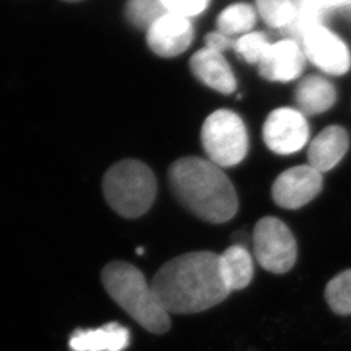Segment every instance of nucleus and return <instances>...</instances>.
I'll return each instance as SVG.
<instances>
[{
    "instance_id": "1",
    "label": "nucleus",
    "mask_w": 351,
    "mask_h": 351,
    "mask_svg": "<svg viewBox=\"0 0 351 351\" xmlns=\"http://www.w3.org/2000/svg\"><path fill=\"white\" fill-rule=\"evenodd\" d=\"M168 314H198L230 294L220 274L219 254L194 251L167 262L151 282Z\"/></svg>"
},
{
    "instance_id": "2",
    "label": "nucleus",
    "mask_w": 351,
    "mask_h": 351,
    "mask_svg": "<svg viewBox=\"0 0 351 351\" xmlns=\"http://www.w3.org/2000/svg\"><path fill=\"white\" fill-rule=\"evenodd\" d=\"M168 181L177 201L203 221L223 224L239 211L233 184L211 160L181 158L169 167Z\"/></svg>"
},
{
    "instance_id": "3",
    "label": "nucleus",
    "mask_w": 351,
    "mask_h": 351,
    "mask_svg": "<svg viewBox=\"0 0 351 351\" xmlns=\"http://www.w3.org/2000/svg\"><path fill=\"white\" fill-rule=\"evenodd\" d=\"M101 282L113 301L142 328L154 335L169 330V314L137 267L111 262L101 271Z\"/></svg>"
},
{
    "instance_id": "4",
    "label": "nucleus",
    "mask_w": 351,
    "mask_h": 351,
    "mask_svg": "<svg viewBox=\"0 0 351 351\" xmlns=\"http://www.w3.org/2000/svg\"><path fill=\"white\" fill-rule=\"evenodd\" d=\"M156 189L154 172L134 159L114 164L103 177L106 201L125 219H137L147 213L156 198Z\"/></svg>"
},
{
    "instance_id": "5",
    "label": "nucleus",
    "mask_w": 351,
    "mask_h": 351,
    "mask_svg": "<svg viewBox=\"0 0 351 351\" xmlns=\"http://www.w3.org/2000/svg\"><path fill=\"white\" fill-rule=\"evenodd\" d=\"M202 143L208 160L220 168L241 163L249 149L247 130L237 113L219 110L207 117L202 128Z\"/></svg>"
},
{
    "instance_id": "6",
    "label": "nucleus",
    "mask_w": 351,
    "mask_h": 351,
    "mask_svg": "<svg viewBox=\"0 0 351 351\" xmlns=\"http://www.w3.org/2000/svg\"><path fill=\"white\" fill-rule=\"evenodd\" d=\"M252 242L256 262L271 274H287L297 262V241L289 226L277 217L261 219L254 229Z\"/></svg>"
},
{
    "instance_id": "7",
    "label": "nucleus",
    "mask_w": 351,
    "mask_h": 351,
    "mask_svg": "<svg viewBox=\"0 0 351 351\" xmlns=\"http://www.w3.org/2000/svg\"><path fill=\"white\" fill-rule=\"evenodd\" d=\"M310 137L306 116L294 108H278L271 113L263 126V139L268 149L278 155L301 151Z\"/></svg>"
},
{
    "instance_id": "8",
    "label": "nucleus",
    "mask_w": 351,
    "mask_h": 351,
    "mask_svg": "<svg viewBox=\"0 0 351 351\" xmlns=\"http://www.w3.org/2000/svg\"><path fill=\"white\" fill-rule=\"evenodd\" d=\"M301 42L304 56L326 75H342L350 71L349 47L326 26L316 27Z\"/></svg>"
},
{
    "instance_id": "9",
    "label": "nucleus",
    "mask_w": 351,
    "mask_h": 351,
    "mask_svg": "<svg viewBox=\"0 0 351 351\" xmlns=\"http://www.w3.org/2000/svg\"><path fill=\"white\" fill-rule=\"evenodd\" d=\"M323 189V176L311 165H298L278 176L272 186L277 206L298 210L315 199Z\"/></svg>"
},
{
    "instance_id": "10",
    "label": "nucleus",
    "mask_w": 351,
    "mask_h": 351,
    "mask_svg": "<svg viewBox=\"0 0 351 351\" xmlns=\"http://www.w3.org/2000/svg\"><path fill=\"white\" fill-rule=\"evenodd\" d=\"M194 38V27L188 17L167 12L147 29L151 50L163 58H173L188 50Z\"/></svg>"
},
{
    "instance_id": "11",
    "label": "nucleus",
    "mask_w": 351,
    "mask_h": 351,
    "mask_svg": "<svg viewBox=\"0 0 351 351\" xmlns=\"http://www.w3.org/2000/svg\"><path fill=\"white\" fill-rule=\"evenodd\" d=\"M304 52L295 39H282L272 43L259 64V73L268 81L288 82L301 75Z\"/></svg>"
},
{
    "instance_id": "12",
    "label": "nucleus",
    "mask_w": 351,
    "mask_h": 351,
    "mask_svg": "<svg viewBox=\"0 0 351 351\" xmlns=\"http://www.w3.org/2000/svg\"><path fill=\"white\" fill-rule=\"evenodd\" d=\"M190 68L195 77L207 86L221 93L232 94L236 90V77L223 53L203 49L193 55Z\"/></svg>"
},
{
    "instance_id": "13",
    "label": "nucleus",
    "mask_w": 351,
    "mask_h": 351,
    "mask_svg": "<svg viewBox=\"0 0 351 351\" xmlns=\"http://www.w3.org/2000/svg\"><path fill=\"white\" fill-rule=\"evenodd\" d=\"M349 146V134L342 126H328L310 145L308 165L320 173L328 172L343 159Z\"/></svg>"
},
{
    "instance_id": "14",
    "label": "nucleus",
    "mask_w": 351,
    "mask_h": 351,
    "mask_svg": "<svg viewBox=\"0 0 351 351\" xmlns=\"http://www.w3.org/2000/svg\"><path fill=\"white\" fill-rule=\"evenodd\" d=\"M130 343V332L117 323L98 329L75 330L69 339L72 351H124Z\"/></svg>"
},
{
    "instance_id": "15",
    "label": "nucleus",
    "mask_w": 351,
    "mask_h": 351,
    "mask_svg": "<svg viewBox=\"0 0 351 351\" xmlns=\"http://www.w3.org/2000/svg\"><path fill=\"white\" fill-rule=\"evenodd\" d=\"M337 99L335 86L320 75L304 78L295 90V103L298 111L306 114H319L333 107Z\"/></svg>"
},
{
    "instance_id": "16",
    "label": "nucleus",
    "mask_w": 351,
    "mask_h": 351,
    "mask_svg": "<svg viewBox=\"0 0 351 351\" xmlns=\"http://www.w3.org/2000/svg\"><path fill=\"white\" fill-rule=\"evenodd\" d=\"M220 274L229 291L247 288L254 277V262L247 249L233 245L219 254Z\"/></svg>"
},
{
    "instance_id": "17",
    "label": "nucleus",
    "mask_w": 351,
    "mask_h": 351,
    "mask_svg": "<svg viewBox=\"0 0 351 351\" xmlns=\"http://www.w3.org/2000/svg\"><path fill=\"white\" fill-rule=\"evenodd\" d=\"M326 8L314 0L294 1V14L285 29L297 39H303L310 32L323 25Z\"/></svg>"
},
{
    "instance_id": "18",
    "label": "nucleus",
    "mask_w": 351,
    "mask_h": 351,
    "mask_svg": "<svg viewBox=\"0 0 351 351\" xmlns=\"http://www.w3.org/2000/svg\"><path fill=\"white\" fill-rule=\"evenodd\" d=\"M256 23V13L250 4L237 3L229 5L217 17L219 32L232 37L236 34H247Z\"/></svg>"
},
{
    "instance_id": "19",
    "label": "nucleus",
    "mask_w": 351,
    "mask_h": 351,
    "mask_svg": "<svg viewBox=\"0 0 351 351\" xmlns=\"http://www.w3.org/2000/svg\"><path fill=\"white\" fill-rule=\"evenodd\" d=\"M326 301L333 313L351 315V269L341 272L326 284Z\"/></svg>"
},
{
    "instance_id": "20",
    "label": "nucleus",
    "mask_w": 351,
    "mask_h": 351,
    "mask_svg": "<svg viewBox=\"0 0 351 351\" xmlns=\"http://www.w3.org/2000/svg\"><path fill=\"white\" fill-rule=\"evenodd\" d=\"M125 13L128 20L133 25L149 29L167 11L162 0H128Z\"/></svg>"
},
{
    "instance_id": "21",
    "label": "nucleus",
    "mask_w": 351,
    "mask_h": 351,
    "mask_svg": "<svg viewBox=\"0 0 351 351\" xmlns=\"http://www.w3.org/2000/svg\"><path fill=\"white\" fill-rule=\"evenodd\" d=\"M256 8L267 25L285 29L294 14L293 0H256Z\"/></svg>"
},
{
    "instance_id": "22",
    "label": "nucleus",
    "mask_w": 351,
    "mask_h": 351,
    "mask_svg": "<svg viewBox=\"0 0 351 351\" xmlns=\"http://www.w3.org/2000/svg\"><path fill=\"white\" fill-rule=\"evenodd\" d=\"M271 45L272 43H269L268 38L263 33L251 32L236 40L234 50L246 63L259 65L262 63L265 53L269 50Z\"/></svg>"
},
{
    "instance_id": "23",
    "label": "nucleus",
    "mask_w": 351,
    "mask_h": 351,
    "mask_svg": "<svg viewBox=\"0 0 351 351\" xmlns=\"http://www.w3.org/2000/svg\"><path fill=\"white\" fill-rule=\"evenodd\" d=\"M210 0H162L165 11L184 17H194L203 12Z\"/></svg>"
},
{
    "instance_id": "24",
    "label": "nucleus",
    "mask_w": 351,
    "mask_h": 351,
    "mask_svg": "<svg viewBox=\"0 0 351 351\" xmlns=\"http://www.w3.org/2000/svg\"><path fill=\"white\" fill-rule=\"evenodd\" d=\"M234 40L229 36H226L221 32H215V33H210L206 37V45L207 49L210 50L217 51L220 53H223L224 51L229 50V49H234Z\"/></svg>"
},
{
    "instance_id": "25",
    "label": "nucleus",
    "mask_w": 351,
    "mask_h": 351,
    "mask_svg": "<svg viewBox=\"0 0 351 351\" xmlns=\"http://www.w3.org/2000/svg\"><path fill=\"white\" fill-rule=\"evenodd\" d=\"M316 3H319V4H322L324 8H332V7H339V5H342V4H345V3H349L350 0H314Z\"/></svg>"
},
{
    "instance_id": "26",
    "label": "nucleus",
    "mask_w": 351,
    "mask_h": 351,
    "mask_svg": "<svg viewBox=\"0 0 351 351\" xmlns=\"http://www.w3.org/2000/svg\"><path fill=\"white\" fill-rule=\"evenodd\" d=\"M137 254H138V255H143V249L138 247V249H137Z\"/></svg>"
},
{
    "instance_id": "27",
    "label": "nucleus",
    "mask_w": 351,
    "mask_h": 351,
    "mask_svg": "<svg viewBox=\"0 0 351 351\" xmlns=\"http://www.w3.org/2000/svg\"><path fill=\"white\" fill-rule=\"evenodd\" d=\"M66 1H77V0H66Z\"/></svg>"
},
{
    "instance_id": "28",
    "label": "nucleus",
    "mask_w": 351,
    "mask_h": 351,
    "mask_svg": "<svg viewBox=\"0 0 351 351\" xmlns=\"http://www.w3.org/2000/svg\"><path fill=\"white\" fill-rule=\"evenodd\" d=\"M350 1H351V0H350Z\"/></svg>"
}]
</instances>
